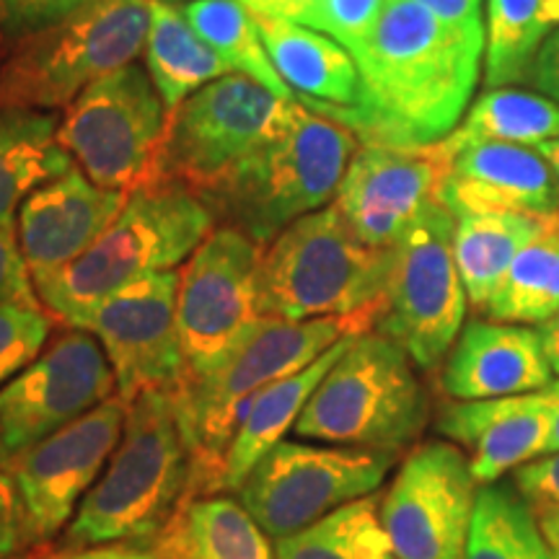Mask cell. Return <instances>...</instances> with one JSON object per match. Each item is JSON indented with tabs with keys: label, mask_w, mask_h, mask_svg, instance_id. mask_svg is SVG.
<instances>
[{
	"label": "cell",
	"mask_w": 559,
	"mask_h": 559,
	"mask_svg": "<svg viewBox=\"0 0 559 559\" xmlns=\"http://www.w3.org/2000/svg\"><path fill=\"white\" fill-rule=\"evenodd\" d=\"M409 3L423 5L432 16L443 21L449 29L459 32L474 45L485 47L487 24L481 19V0H409Z\"/></svg>",
	"instance_id": "cell-41"
},
{
	"label": "cell",
	"mask_w": 559,
	"mask_h": 559,
	"mask_svg": "<svg viewBox=\"0 0 559 559\" xmlns=\"http://www.w3.org/2000/svg\"><path fill=\"white\" fill-rule=\"evenodd\" d=\"M528 79L547 99L559 104V29L549 34L542 50L536 52L534 62H531Z\"/></svg>",
	"instance_id": "cell-42"
},
{
	"label": "cell",
	"mask_w": 559,
	"mask_h": 559,
	"mask_svg": "<svg viewBox=\"0 0 559 559\" xmlns=\"http://www.w3.org/2000/svg\"><path fill=\"white\" fill-rule=\"evenodd\" d=\"M254 16L298 21L317 0H239Z\"/></svg>",
	"instance_id": "cell-43"
},
{
	"label": "cell",
	"mask_w": 559,
	"mask_h": 559,
	"mask_svg": "<svg viewBox=\"0 0 559 559\" xmlns=\"http://www.w3.org/2000/svg\"><path fill=\"white\" fill-rule=\"evenodd\" d=\"M559 311V213L547 215L539 234L510 262L487 304V319L544 324Z\"/></svg>",
	"instance_id": "cell-30"
},
{
	"label": "cell",
	"mask_w": 559,
	"mask_h": 559,
	"mask_svg": "<svg viewBox=\"0 0 559 559\" xmlns=\"http://www.w3.org/2000/svg\"><path fill=\"white\" fill-rule=\"evenodd\" d=\"M194 461L169 391H145L128 404V423L107 469L62 531V549L130 544L143 549L190 498Z\"/></svg>",
	"instance_id": "cell-2"
},
{
	"label": "cell",
	"mask_w": 559,
	"mask_h": 559,
	"mask_svg": "<svg viewBox=\"0 0 559 559\" xmlns=\"http://www.w3.org/2000/svg\"><path fill=\"white\" fill-rule=\"evenodd\" d=\"M394 262V247L362 243L334 205L290 223L262 249L260 317L309 321L358 317L376 326Z\"/></svg>",
	"instance_id": "cell-6"
},
{
	"label": "cell",
	"mask_w": 559,
	"mask_h": 559,
	"mask_svg": "<svg viewBox=\"0 0 559 559\" xmlns=\"http://www.w3.org/2000/svg\"><path fill=\"white\" fill-rule=\"evenodd\" d=\"M456 215L432 202L396 241L386 296L373 332L396 342L412 362L436 370L464 330L466 298L453 257Z\"/></svg>",
	"instance_id": "cell-10"
},
{
	"label": "cell",
	"mask_w": 559,
	"mask_h": 559,
	"mask_svg": "<svg viewBox=\"0 0 559 559\" xmlns=\"http://www.w3.org/2000/svg\"><path fill=\"white\" fill-rule=\"evenodd\" d=\"M143 52L145 70L169 111L194 91L234 73V68L194 32L181 9H174L166 0H151V29Z\"/></svg>",
	"instance_id": "cell-27"
},
{
	"label": "cell",
	"mask_w": 559,
	"mask_h": 559,
	"mask_svg": "<svg viewBox=\"0 0 559 559\" xmlns=\"http://www.w3.org/2000/svg\"><path fill=\"white\" fill-rule=\"evenodd\" d=\"M438 200L453 215L559 213V179L531 145L474 143L451 158Z\"/></svg>",
	"instance_id": "cell-20"
},
{
	"label": "cell",
	"mask_w": 559,
	"mask_h": 559,
	"mask_svg": "<svg viewBox=\"0 0 559 559\" xmlns=\"http://www.w3.org/2000/svg\"><path fill=\"white\" fill-rule=\"evenodd\" d=\"M479 481L451 440L417 445L381 500V523L396 559H461Z\"/></svg>",
	"instance_id": "cell-15"
},
{
	"label": "cell",
	"mask_w": 559,
	"mask_h": 559,
	"mask_svg": "<svg viewBox=\"0 0 559 559\" xmlns=\"http://www.w3.org/2000/svg\"><path fill=\"white\" fill-rule=\"evenodd\" d=\"M275 559H396L376 495L353 500L275 542Z\"/></svg>",
	"instance_id": "cell-32"
},
{
	"label": "cell",
	"mask_w": 559,
	"mask_h": 559,
	"mask_svg": "<svg viewBox=\"0 0 559 559\" xmlns=\"http://www.w3.org/2000/svg\"><path fill=\"white\" fill-rule=\"evenodd\" d=\"M555 381L539 332L508 321H469L445 358L443 391L453 402L534 394Z\"/></svg>",
	"instance_id": "cell-22"
},
{
	"label": "cell",
	"mask_w": 559,
	"mask_h": 559,
	"mask_svg": "<svg viewBox=\"0 0 559 559\" xmlns=\"http://www.w3.org/2000/svg\"><path fill=\"white\" fill-rule=\"evenodd\" d=\"M353 337L355 334L340 340L337 345H332L311 366L275 381L251 402L241 428L236 430L226 456H223L218 492H236L243 485V479L249 477L251 469L275 449L280 440H285V436L296 428L306 402L311 400V394L326 376V370L337 362Z\"/></svg>",
	"instance_id": "cell-25"
},
{
	"label": "cell",
	"mask_w": 559,
	"mask_h": 559,
	"mask_svg": "<svg viewBox=\"0 0 559 559\" xmlns=\"http://www.w3.org/2000/svg\"><path fill=\"white\" fill-rule=\"evenodd\" d=\"M551 138H559L557 102L531 91L489 88L472 104L459 128L436 145L445 158H453L474 143H515L534 148Z\"/></svg>",
	"instance_id": "cell-29"
},
{
	"label": "cell",
	"mask_w": 559,
	"mask_h": 559,
	"mask_svg": "<svg viewBox=\"0 0 559 559\" xmlns=\"http://www.w3.org/2000/svg\"><path fill=\"white\" fill-rule=\"evenodd\" d=\"M536 332H539L544 358H547L555 379H559V311L551 319L544 321V324H539V330Z\"/></svg>",
	"instance_id": "cell-45"
},
{
	"label": "cell",
	"mask_w": 559,
	"mask_h": 559,
	"mask_svg": "<svg viewBox=\"0 0 559 559\" xmlns=\"http://www.w3.org/2000/svg\"><path fill=\"white\" fill-rule=\"evenodd\" d=\"M179 272H153L104 298L81 330L99 340L115 370L117 394L132 402L145 391H179L187 373L177 319Z\"/></svg>",
	"instance_id": "cell-17"
},
{
	"label": "cell",
	"mask_w": 559,
	"mask_h": 559,
	"mask_svg": "<svg viewBox=\"0 0 559 559\" xmlns=\"http://www.w3.org/2000/svg\"><path fill=\"white\" fill-rule=\"evenodd\" d=\"M130 192L96 185L79 166L37 187L19 207V247L32 280H45L79 260L115 223Z\"/></svg>",
	"instance_id": "cell-19"
},
{
	"label": "cell",
	"mask_w": 559,
	"mask_h": 559,
	"mask_svg": "<svg viewBox=\"0 0 559 559\" xmlns=\"http://www.w3.org/2000/svg\"><path fill=\"white\" fill-rule=\"evenodd\" d=\"M254 19L272 66L298 104L311 111L353 109L358 104V66L337 39L288 19Z\"/></svg>",
	"instance_id": "cell-23"
},
{
	"label": "cell",
	"mask_w": 559,
	"mask_h": 559,
	"mask_svg": "<svg viewBox=\"0 0 559 559\" xmlns=\"http://www.w3.org/2000/svg\"><path fill=\"white\" fill-rule=\"evenodd\" d=\"M45 306H0V389L37 360L52 334Z\"/></svg>",
	"instance_id": "cell-35"
},
{
	"label": "cell",
	"mask_w": 559,
	"mask_h": 559,
	"mask_svg": "<svg viewBox=\"0 0 559 559\" xmlns=\"http://www.w3.org/2000/svg\"><path fill=\"white\" fill-rule=\"evenodd\" d=\"M213 228L215 215L198 192L174 179L153 181L130 192L122 213L79 260L37 280L34 290L55 321L81 330L111 293L185 264Z\"/></svg>",
	"instance_id": "cell-3"
},
{
	"label": "cell",
	"mask_w": 559,
	"mask_h": 559,
	"mask_svg": "<svg viewBox=\"0 0 559 559\" xmlns=\"http://www.w3.org/2000/svg\"><path fill=\"white\" fill-rule=\"evenodd\" d=\"M181 13L194 26V32L234 68V73L249 75L272 94L298 102L272 66L254 13L247 5L239 0H192Z\"/></svg>",
	"instance_id": "cell-34"
},
{
	"label": "cell",
	"mask_w": 559,
	"mask_h": 559,
	"mask_svg": "<svg viewBox=\"0 0 559 559\" xmlns=\"http://www.w3.org/2000/svg\"><path fill=\"white\" fill-rule=\"evenodd\" d=\"M358 151V135L304 104L288 128L200 198L215 223L264 249L304 215L332 205Z\"/></svg>",
	"instance_id": "cell-5"
},
{
	"label": "cell",
	"mask_w": 559,
	"mask_h": 559,
	"mask_svg": "<svg viewBox=\"0 0 559 559\" xmlns=\"http://www.w3.org/2000/svg\"><path fill=\"white\" fill-rule=\"evenodd\" d=\"M62 551H55V555H34V557H9V559H60Z\"/></svg>",
	"instance_id": "cell-49"
},
{
	"label": "cell",
	"mask_w": 559,
	"mask_h": 559,
	"mask_svg": "<svg viewBox=\"0 0 559 559\" xmlns=\"http://www.w3.org/2000/svg\"><path fill=\"white\" fill-rule=\"evenodd\" d=\"M60 559H153L145 549L138 547H96V549H81V551H62Z\"/></svg>",
	"instance_id": "cell-44"
},
{
	"label": "cell",
	"mask_w": 559,
	"mask_h": 559,
	"mask_svg": "<svg viewBox=\"0 0 559 559\" xmlns=\"http://www.w3.org/2000/svg\"><path fill=\"white\" fill-rule=\"evenodd\" d=\"M262 247L221 226L181 264L177 319L190 381L205 379L230 358L260 321L257 283Z\"/></svg>",
	"instance_id": "cell-13"
},
{
	"label": "cell",
	"mask_w": 559,
	"mask_h": 559,
	"mask_svg": "<svg viewBox=\"0 0 559 559\" xmlns=\"http://www.w3.org/2000/svg\"><path fill=\"white\" fill-rule=\"evenodd\" d=\"M461 559H555L513 481L481 485Z\"/></svg>",
	"instance_id": "cell-33"
},
{
	"label": "cell",
	"mask_w": 559,
	"mask_h": 559,
	"mask_svg": "<svg viewBox=\"0 0 559 559\" xmlns=\"http://www.w3.org/2000/svg\"><path fill=\"white\" fill-rule=\"evenodd\" d=\"M536 151L542 153L544 158L549 160V166H551V171L557 174V179H559V138H551V140H542V143H536L534 145Z\"/></svg>",
	"instance_id": "cell-47"
},
{
	"label": "cell",
	"mask_w": 559,
	"mask_h": 559,
	"mask_svg": "<svg viewBox=\"0 0 559 559\" xmlns=\"http://www.w3.org/2000/svg\"><path fill=\"white\" fill-rule=\"evenodd\" d=\"M151 29V0H91L0 60V109H66L104 75L135 62Z\"/></svg>",
	"instance_id": "cell-8"
},
{
	"label": "cell",
	"mask_w": 559,
	"mask_h": 559,
	"mask_svg": "<svg viewBox=\"0 0 559 559\" xmlns=\"http://www.w3.org/2000/svg\"><path fill=\"white\" fill-rule=\"evenodd\" d=\"M386 5L389 0H317L296 24L311 26L353 52L368 37Z\"/></svg>",
	"instance_id": "cell-36"
},
{
	"label": "cell",
	"mask_w": 559,
	"mask_h": 559,
	"mask_svg": "<svg viewBox=\"0 0 559 559\" xmlns=\"http://www.w3.org/2000/svg\"><path fill=\"white\" fill-rule=\"evenodd\" d=\"M557 29L559 0H487V86L528 79L536 52Z\"/></svg>",
	"instance_id": "cell-31"
},
{
	"label": "cell",
	"mask_w": 559,
	"mask_h": 559,
	"mask_svg": "<svg viewBox=\"0 0 559 559\" xmlns=\"http://www.w3.org/2000/svg\"><path fill=\"white\" fill-rule=\"evenodd\" d=\"M296 107L243 73L207 83L166 115L160 179L207 192L288 128Z\"/></svg>",
	"instance_id": "cell-9"
},
{
	"label": "cell",
	"mask_w": 559,
	"mask_h": 559,
	"mask_svg": "<svg viewBox=\"0 0 559 559\" xmlns=\"http://www.w3.org/2000/svg\"><path fill=\"white\" fill-rule=\"evenodd\" d=\"M370 330L373 324L358 317H262L218 370L174 391L194 461L190 498L218 492L223 456L264 389L311 366L340 340Z\"/></svg>",
	"instance_id": "cell-4"
},
{
	"label": "cell",
	"mask_w": 559,
	"mask_h": 559,
	"mask_svg": "<svg viewBox=\"0 0 559 559\" xmlns=\"http://www.w3.org/2000/svg\"><path fill=\"white\" fill-rule=\"evenodd\" d=\"M117 394L107 353L88 330L66 326L0 389V466Z\"/></svg>",
	"instance_id": "cell-14"
},
{
	"label": "cell",
	"mask_w": 559,
	"mask_h": 559,
	"mask_svg": "<svg viewBox=\"0 0 559 559\" xmlns=\"http://www.w3.org/2000/svg\"><path fill=\"white\" fill-rule=\"evenodd\" d=\"M124 423L128 402L115 394L5 466L24 506L29 547L52 542L68 528L120 445Z\"/></svg>",
	"instance_id": "cell-16"
},
{
	"label": "cell",
	"mask_w": 559,
	"mask_h": 559,
	"mask_svg": "<svg viewBox=\"0 0 559 559\" xmlns=\"http://www.w3.org/2000/svg\"><path fill=\"white\" fill-rule=\"evenodd\" d=\"M24 547H29L24 506L11 472L0 466V559L16 557Z\"/></svg>",
	"instance_id": "cell-40"
},
{
	"label": "cell",
	"mask_w": 559,
	"mask_h": 559,
	"mask_svg": "<svg viewBox=\"0 0 559 559\" xmlns=\"http://www.w3.org/2000/svg\"><path fill=\"white\" fill-rule=\"evenodd\" d=\"M551 394V428H549V440H547V453L559 451V379L549 383Z\"/></svg>",
	"instance_id": "cell-46"
},
{
	"label": "cell",
	"mask_w": 559,
	"mask_h": 559,
	"mask_svg": "<svg viewBox=\"0 0 559 559\" xmlns=\"http://www.w3.org/2000/svg\"><path fill=\"white\" fill-rule=\"evenodd\" d=\"M436 428L469 456L479 485H492L547 453L551 394L542 389L500 400L449 402L440 407Z\"/></svg>",
	"instance_id": "cell-21"
},
{
	"label": "cell",
	"mask_w": 559,
	"mask_h": 559,
	"mask_svg": "<svg viewBox=\"0 0 559 559\" xmlns=\"http://www.w3.org/2000/svg\"><path fill=\"white\" fill-rule=\"evenodd\" d=\"M539 526L544 531V539H547L549 549H551V557L559 559V519L547 521V523H539Z\"/></svg>",
	"instance_id": "cell-48"
},
{
	"label": "cell",
	"mask_w": 559,
	"mask_h": 559,
	"mask_svg": "<svg viewBox=\"0 0 559 559\" xmlns=\"http://www.w3.org/2000/svg\"><path fill=\"white\" fill-rule=\"evenodd\" d=\"M451 158L436 143L423 148L362 145L332 205L362 243L391 249L432 202H440Z\"/></svg>",
	"instance_id": "cell-18"
},
{
	"label": "cell",
	"mask_w": 559,
	"mask_h": 559,
	"mask_svg": "<svg viewBox=\"0 0 559 559\" xmlns=\"http://www.w3.org/2000/svg\"><path fill=\"white\" fill-rule=\"evenodd\" d=\"M153 559H275V544L241 500L187 498L143 547Z\"/></svg>",
	"instance_id": "cell-24"
},
{
	"label": "cell",
	"mask_w": 559,
	"mask_h": 559,
	"mask_svg": "<svg viewBox=\"0 0 559 559\" xmlns=\"http://www.w3.org/2000/svg\"><path fill=\"white\" fill-rule=\"evenodd\" d=\"M430 423L415 362L379 332L355 334L306 402L293 432L317 443L400 453Z\"/></svg>",
	"instance_id": "cell-7"
},
{
	"label": "cell",
	"mask_w": 559,
	"mask_h": 559,
	"mask_svg": "<svg viewBox=\"0 0 559 559\" xmlns=\"http://www.w3.org/2000/svg\"><path fill=\"white\" fill-rule=\"evenodd\" d=\"M485 47L449 29L423 5L389 0L355 47L360 96L353 109L317 115L345 124L366 145L423 148L449 138L469 107Z\"/></svg>",
	"instance_id": "cell-1"
},
{
	"label": "cell",
	"mask_w": 559,
	"mask_h": 559,
	"mask_svg": "<svg viewBox=\"0 0 559 559\" xmlns=\"http://www.w3.org/2000/svg\"><path fill=\"white\" fill-rule=\"evenodd\" d=\"M70 166L55 111L0 109V226L16 228L24 200Z\"/></svg>",
	"instance_id": "cell-26"
},
{
	"label": "cell",
	"mask_w": 559,
	"mask_h": 559,
	"mask_svg": "<svg viewBox=\"0 0 559 559\" xmlns=\"http://www.w3.org/2000/svg\"><path fill=\"white\" fill-rule=\"evenodd\" d=\"M394 461L391 451L280 440L236 492L277 542L347 502L376 495Z\"/></svg>",
	"instance_id": "cell-12"
},
{
	"label": "cell",
	"mask_w": 559,
	"mask_h": 559,
	"mask_svg": "<svg viewBox=\"0 0 559 559\" xmlns=\"http://www.w3.org/2000/svg\"><path fill=\"white\" fill-rule=\"evenodd\" d=\"M164 99L148 70L130 62L83 91L60 117V143L96 185L135 192L160 181Z\"/></svg>",
	"instance_id": "cell-11"
},
{
	"label": "cell",
	"mask_w": 559,
	"mask_h": 559,
	"mask_svg": "<svg viewBox=\"0 0 559 559\" xmlns=\"http://www.w3.org/2000/svg\"><path fill=\"white\" fill-rule=\"evenodd\" d=\"M513 487L519 489L536 521L559 519V451L542 453L539 459L519 466L513 472Z\"/></svg>",
	"instance_id": "cell-37"
},
{
	"label": "cell",
	"mask_w": 559,
	"mask_h": 559,
	"mask_svg": "<svg viewBox=\"0 0 559 559\" xmlns=\"http://www.w3.org/2000/svg\"><path fill=\"white\" fill-rule=\"evenodd\" d=\"M88 3L91 0H0V34L13 41L29 37Z\"/></svg>",
	"instance_id": "cell-38"
},
{
	"label": "cell",
	"mask_w": 559,
	"mask_h": 559,
	"mask_svg": "<svg viewBox=\"0 0 559 559\" xmlns=\"http://www.w3.org/2000/svg\"><path fill=\"white\" fill-rule=\"evenodd\" d=\"M544 218L521 213H466L456 215L453 257L466 298L485 313L489 298L506 277L510 262L539 234Z\"/></svg>",
	"instance_id": "cell-28"
},
{
	"label": "cell",
	"mask_w": 559,
	"mask_h": 559,
	"mask_svg": "<svg viewBox=\"0 0 559 559\" xmlns=\"http://www.w3.org/2000/svg\"><path fill=\"white\" fill-rule=\"evenodd\" d=\"M0 306H41L16 228L0 226Z\"/></svg>",
	"instance_id": "cell-39"
}]
</instances>
